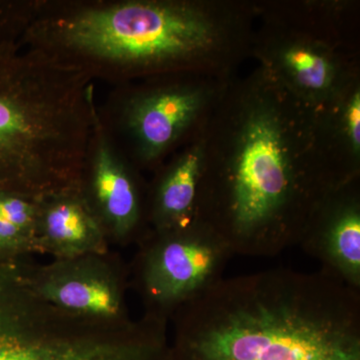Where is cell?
<instances>
[{
    "label": "cell",
    "mask_w": 360,
    "mask_h": 360,
    "mask_svg": "<svg viewBox=\"0 0 360 360\" xmlns=\"http://www.w3.org/2000/svg\"><path fill=\"white\" fill-rule=\"evenodd\" d=\"M42 134L39 118L18 99L0 91V158L25 153Z\"/></svg>",
    "instance_id": "cell-8"
},
{
    "label": "cell",
    "mask_w": 360,
    "mask_h": 360,
    "mask_svg": "<svg viewBox=\"0 0 360 360\" xmlns=\"http://www.w3.org/2000/svg\"><path fill=\"white\" fill-rule=\"evenodd\" d=\"M0 215L21 229L30 221L32 208L18 198H0Z\"/></svg>",
    "instance_id": "cell-12"
},
{
    "label": "cell",
    "mask_w": 360,
    "mask_h": 360,
    "mask_svg": "<svg viewBox=\"0 0 360 360\" xmlns=\"http://www.w3.org/2000/svg\"><path fill=\"white\" fill-rule=\"evenodd\" d=\"M45 225L49 238L59 245H80L89 236V225L84 213L73 205L65 203L52 208Z\"/></svg>",
    "instance_id": "cell-11"
},
{
    "label": "cell",
    "mask_w": 360,
    "mask_h": 360,
    "mask_svg": "<svg viewBox=\"0 0 360 360\" xmlns=\"http://www.w3.org/2000/svg\"><path fill=\"white\" fill-rule=\"evenodd\" d=\"M300 246L324 272L360 290V212L355 201L338 203L314 219Z\"/></svg>",
    "instance_id": "cell-4"
},
{
    "label": "cell",
    "mask_w": 360,
    "mask_h": 360,
    "mask_svg": "<svg viewBox=\"0 0 360 360\" xmlns=\"http://www.w3.org/2000/svg\"><path fill=\"white\" fill-rule=\"evenodd\" d=\"M200 105L198 94L167 92L148 99L135 115V127L144 146L158 153L169 143L195 115Z\"/></svg>",
    "instance_id": "cell-5"
},
{
    "label": "cell",
    "mask_w": 360,
    "mask_h": 360,
    "mask_svg": "<svg viewBox=\"0 0 360 360\" xmlns=\"http://www.w3.org/2000/svg\"><path fill=\"white\" fill-rule=\"evenodd\" d=\"M54 302L66 309L101 315H113L120 309V302L112 290L98 281H65L51 291Z\"/></svg>",
    "instance_id": "cell-9"
},
{
    "label": "cell",
    "mask_w": 360,
    "mask_h": 360,
    "mask_svg": "<svg viewBox=\"0 0 360 360\" xmlns=\"http://www.w3.org/2000/svg\"><path fill=\"white\" fill-rule=\"evenodd\" d=\"M231 257L224 240L198 219L163 231L144 257V292L158 309L182 307L224 277Z\"/></svg>",
    "instance_id": "cell-3"
},
{
    "label": "cell",
    "mask_w": 360,
    "mask_h": 360,
    "mask_svg": "<svg viewBox=\"0 0 360 360\" xmlns=\"http://www.w3.org/2000/svg\"><path fill=\"white\" fill-rule=\"evenodd\" d=\"M68 44L101 58L150 63L186 58L212 46L215 30L179 6L129 4L82 14L65 28Z\"/></svg>",
    "instance_id": "cell-2"
},
{
    "label": "cell",
    "mask_w": 360,
    "mask_h": 360,
    "mask_svg": "<svg viewBox=\"0 0 360 360\" xmlns=\"http://www.w3.org/2000/svg\"><path fill=\"white\" fill-rule=\"evenodd\" d=\"M179 309L184 360H360V290L321 269L222 277Z\"/></svg>",
    "instance_id": "cell-1"
},
{
    "label": "cell",
    "mask_w": 360,
    "mask_h": 360,
    "mask_svg": "<svg viewBox=\"0 0 360 360\" xmlns=\"http://www.w3.org/2000/svg\"><path fill=\"white\" fill-rule=\"evenodd\" d=\"M348 132L354 148L359 150L360 144V97L355 94L347 111Z\"/></svg>",
    "instance_id": "cell-13"
},
{
    "label": "cell",
    "mask_w": 360,
    "mask_h": 360,
    "mask_svg": "<svg viewBox=\"0 0 360 360\" xmlns=\"http://www.w3.org/2000/svg\"><path fill=\"white\" fill-rule=\"evenodd\" d=\"M200 167V156L193 151L182 158L163 181L158 200L162 231L186 227L196 219Z\"/></svg>",
    "instance_id": "cell-6"
},
{
    "label": "cell",
    "mask_w": 360,
    "mask_h": 360,
    "mask_svg": "<svg viewBox=\"0 0 360 360\" xmlns=\"http://www.w3.org/2000/svg\"><path fill=\"white\" fill-rule=\"evenodd\" d=\"M20 229L0 215V243H11L18 236Z\"/></svg>",
    "instance_id": "cell-14"
},
{
    "label": "cell",
    "mask_w": 360,
    "mask_h": 360,
    "mask_svg": "<svg viewBox=\"0 0 360 360\" xmlns=\"http://www.w3.org/2000/svg\"><path fill=\"white\" fill-rule=\"evenodd\" d=\"M284 61L298 84L305 89L321 90L330 82V65L316 52L303 47H295L286 52Z\"/></svg>",
    "instance_id": "cell-10"
},
{
    "label": "cell",
    "mask_w": 360,
    "mask_h": 360,
    "mask_svg": "<svg viewBox=\"0 0 360 360\" xmlns=\"http://www.w3.org/2000/svg\"><path fill=\"white\" fill-rule=\"evenodd\" d=\"M96 188L104 212L117 231L129 232L139 215L136 194L131 181L105 148L99 149L97 155Z\"/></svg>",
    "instance_id": "cell-7"
}]
</instances>
